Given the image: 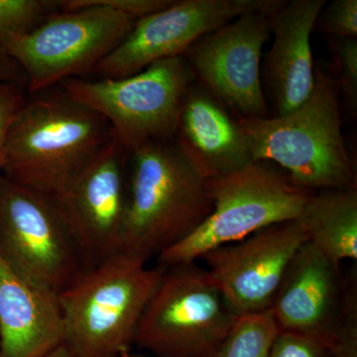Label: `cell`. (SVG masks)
I'll list each match as a JSON object with an SVG mask.
<instances>
[{"mask_svg":"<svg viewBox=\"0 0 357 357\" xmlns=\"http://www.w3.org/2000/svg\"><path fill=\"white\" fill-rule=\"evenodd\" d=\"M173 139L129 152L122 251L146 261L189 236L213 211L208 178Z\"/></svg>","mask_w":357,"mask_h":357,"instance_id":"6da1fadb","label":"cell"},{"mask_svg":"<svg viewBox=\"0 0 357 357\" xmlns=\"http://www.w3.org/2000/svg\"><path fill=\"white\" fill-rule=\"evenodd\" d=\"M112 139L107 121L59 95L26 100L6 143L2 176L31 191L55 197Z\"/></svg>","mask_w":357,"mask_h":357,"instance_id":"7a4b0ae2","label":"cell"},{"mask_svg":"<svg viewBox=\"0 0 357 357\" xmlns=\"http://www.w3.org/2000/svg\"><path fill=\"white\" fill-rule=\"evenodd\" d=\"M312 95L297 109L239 121L255 162H274L307 191L356 188L342 129L337 84L317 70Z\"/></svg>","mask_w":357,"mask_h":357,"instance_id":"3957f363","label":"cell"},{"mask_svg":"<svg viewBox=\"0 0 357 357\" xmlns=\"http://www.w3.org/2000/svg\"><path fill=\"white\" fill-rule=\"evenodd\" d=\"M119 253L84 270L58 296L63 342L74 357H121L165 268Z\"/></svg>","mask_w":357,"mask_h":357,"instance_id":"277c9868","label":"cell"},{"mask_svg":"<svg viewBox=\"0 0 357 357\" xmlns=\"http://www.w3.org/2000/svg\"><path fill=\"white\" fill-rule=\"evenodd\" d=\"M208 189L213 204L211 215L189 236L158 256L160 266L195 262L211 249L297 220L312 194L264 162L208 178Z\"/></svg>","mask_w":357,"mask_h":357,"instance_id":"5b68a950","label":"cell"},{"mask_svg":"<svg viewBox=\"0 0 357 357\" xmlns=\"http://www.w3.org/2000/svg\"><path fill=\"white\" fill-rule=\"evenodd\" d=\"M60 7L4 49L24 73L29 93L95 70L137 21L98 0H67Z\"/></svg>","mask_w":357,"mask_h":357,"instance_id":"8992f818","label":"cell"},{"mask_svg":"<svg viewBox=\"0 0 357 357\" xmlns=\"http://www.w3.org/2000/svg\"><path fill=\"white\" fill-rule=\"evenodd\" d=\"M195 79L182 56L122 79L77 77L61 86L70 100L102 116L112 137L129 153L150 141L175 137L183 100Z\"/></svg>","mask_w":357,"mask_h":357,"instance_id":"52a82bcc","label":"cell"},{"mask_svg":"<svg viewBox=\"0 0 357 357\" xmlns=\"http://www.w3.org/2000/svg\"><path fill=\"white\" fill-rule=\"evenodd\" d=\"M237 319L208 270L175 265L165 268L133 344L158 357H213Z\"/></svg>","mask_w":357,"mask_h":357,"instance_id":"ba28073f","label":"cell"},{"mask_svg":"<svg viewBox=\"0 0 357 357\" xmlns=\"http://www.w3.org/2000/svg\"><path fill=\"white\" fill-rule=\"evenodd\" d=\"M0 255L20 273L57 296L88 269L55 199L3 176Z\"/></svg>","mask_w":357,"mask_h":357,"instance_id":"9c48e42d","label":"cell"},{"mask_svg":"<svg viewBox=\"0 0 357 357\" xmlns=\"http://www.w3.org/2000/svg\"><path fill=\"white\" fill-rule=\"evenodd\" d=\"M284 0H183L136 21L121 44L96 67L102 79L137 74L165 59L182 57L198 40L239 16L278 11Z\"/></svg>","mask_w":357,"mask_h":357,"instance_id":"30bf717a","label":"cell"},{"mask_svg":"<svg viewBox=\"0 0 357 357\" xmlns=\"http://www.w3.org/2000/svg\"><path fill=\"white\" fill-rule=\"evenodd\" d=\"M273 14L239 16L204 35L185 52L188 64L203 88L243 119L266 116L260 62L271 35Z\"/></svg>","mask_w":357,"mask_h":357,"instance_id":"8fae6325","label":"cell"},{"mask_svg":"<svg viewBox=\"0 0 357 357\" xmlns=\"http://www.w3.org/2000/svg\"><path fill=\"white\" fill-rule=\"evenodd\" d=\"M128 155L112 137L60 194L52 197L72 230L88 269L122 252Z\"/></svg>","mask_w":357,"mask_h":357,"instance_id":"7c38bea8","label":"cell"},{"mask_svg":"<svg viewBox=\"0 0 357 357\" xmlns=\"http://www.w3.org/2000/svg\"><path fill=\"white\" fill-rule=\"evenodd\" d=\"M307 236L296 220L265 227L202 256L237 317L269 311L289 265Z\"/></svg>","mask_w":357,"mask_h":357,"instance_id":"4fadbf2b","label":"cell"},{"mask_svg":"<svg viewBox=\"0 0 357 357\" xmlns=\"http://www.w3.org/2000/svg\"><path fill=\"white\" fill-rule=\"evenodd\" d=\"M340 264L306 243L289 265L269 312L279 332L302 335L331 349L356 297Z\"/></svg>","mask_w":357,"mask_h":357,"instance_id":"5bb4252c","label":"cell"},{"mask_svg":"<svg viewBox=\"0 0 357 357\" xmlns=\"http://www.w3.org/2000/svg\"><path fill=\"white\" fill-rule=\"evenodd\" d=\"M62 342L58 296L0 255V357H41Z\"/></svg>","mask_w":357,"mask_h":357,"instance_id":"9a60e30c","label":"cell"},{"mask_svg":"<svg viewBox=\"0 0 357 357\" xmlns=\"http://www.w3.org/2000/svg\"><path fill=\"white\" fill-rule=\"evenodd\" d=\"M326 0H291L272 15L267 77L277 115L301 107L314 86L311 35Z\"/></svg>","mask_w":357,"mask_h":357,"instance_id":"2e32d148","label":"cell"},{"mask_svg":"<svg viewBox=\"0 0 357 357\" xmlns=\"http://www.w3.org/2000/svg\"><path fill=\"white\" fill-rule=\"evenodd\" d=\"M176 141L206 178L255 163L239 121L204 89L191 86L182 103Z\"/></svg>","mask_w":357,"mask_h":357,"instance_id":"e0dca14e","label":"cell"},{"mask_svg":"<svg viewBox=\"0 0 357 357\" xmlns=\"http://www.w3.org/2000/svg\"><path fill=\"white\" fill-rule=\"evenodd\" d=\"M295 220L307 243L333 262L357 259L356 188L312 192Z\"/></svg>","mask_w":357,"mask_h":357,"instance_id":"ac0fdd59","label":"cell"},{"mask_svg":"<svg viewBox=\"0 0 357 357\" xmlns=\"http://www.w3.org/2000/svg\"><path fill=\"white\" fill-rule=\"evenodd\" d=\"M278 333L269 311L238 317L213 357H268Z\"/></svg>","mask_w":357,"mask_h":357,"instance_id":"d6986e66","label":"cell"},{"mask_svg":"<svg viewBox=\"0 0 357 357\" xmlns=\"http://www.w3.org/2000/svg\"><path fill=\"white\" fill-rule=\"evenodd\" d=\"M60 1L0 0V49L24 36L55 13Z\"/></svg>","mask_w":357,"mask_h":357,"instance_id":"ffe728a7","label":"cell"},{"mask_svg":"<svg viewBox=\"0 0 357 357\" xmlns=\"http://www.w3.org/2000/svg\"><path fill=\"white\" fill-rule=\"evenodd\" d=\"M314 27L340 38H356V0H335L323 9Z\"/></svg>","mask_w":357,"mask_h":357,"instance_id":"44dd1931","label":"cell"},{"mask_svg":"<svg viewBox=\"0 0 357 357\" xmlns=\"http://www.w3.org/2000/svg\"><path fill=\"white\" fill-rule=\"evenodd\" d=\"M27 98L21 84L0 83V177L2 176L4 148L14 119L20 114Z\"/></svg>","mask_w":357,"mask_h":357,"instance_id":"7402d4cb","label":"cell"},{"mask_svg":"<svg viewBox=\"0 0 357 357\" xmlns=\"http://www.w3.org/2000/svg\"><path fill=\"white\" fill-rule=\"evenodd\" d=\"M268 357H335L326 345L302 335L279 332Z\"/></svg>","mask_w":357,"mask_h":357,"instance_id":"603a6c76","label":"cell"},{"mask_svg":"<svg viewBox=\"0 0 357 357\" xmlns=\"http://www.w3.org/2000/svg\"><path fill=\"white\" fill-rule=\"evenodd\" d=\"M340 88L351 102H356L357 41L356 38H340L337 43Z\"/></svg>","mask_w":357,"mask_h":357,"instance_id":"cb8c5ba5","label":"cell"},{"mask_svg":"<svg viewBox=\"0 0 357 357\" xmlns=\"http://www.w3.org/2000/svg\"><path fill=\"white\" fill-rule=\"evenodd\" d=\"M331 351L335 357H357V300L349 307L344 328Z\"/></svg>","mask_w":357,"mask_h":357,"instance_id":"d4e9b609","label":"cell"},{"mask_svg":"<svg viewBox=\"0 0 357 357\" xmlns=\"http://www.w3.org/2000/svg\"><path fill=\"white\" fill-rule=\"evenodd\" d=\"M26 77L20 65L6 51L0 49V83H14L21 84Z\"/></svg>","mask_w":357,"mask_h":357,"instance_id":"484cf974","label":"cell"},{"mask_svg":"<svg viewBox=\"0 0 357 357\" xmlns=\"http://www.w3.org/2000/svg\"><path fill=\"white\" fill-rule=\"evenodd\" d=\"M41 357H74L70 354V352L63 344L59 345L55 349H52L51 351L47 352Z\"/></svg>","mask_w":357,"mask_h":357,"instance_id":"4316f807","label":"cell"},{"mask_svg":"<svg viewBox=\"0 0 357 357\" xmlns=\"http://www.w3.org/2000/svg\"><path fill=\"white\" fill-rule=\"evenodd\" d=\"M121 357H140V356H129L128 352H126V354H124L123 356H122Z\"/></svg>","mask_w":357,"mask_h":357,"instance_id":"83f0119b","label":"cell"},{"mask_svg":"<svg viewBox=\"0 0 357 357\" xmlns=\"http://www.w3.org/2000/svg\"><path fill=\"white\" fill-rule=\"evenodd\" d=\"M0 347H1V342H0Z\"/></svg>","mask_w":357,"mask_h":357,"instance_id":"f1b7e54d","label":"cell"}]
</instances>
